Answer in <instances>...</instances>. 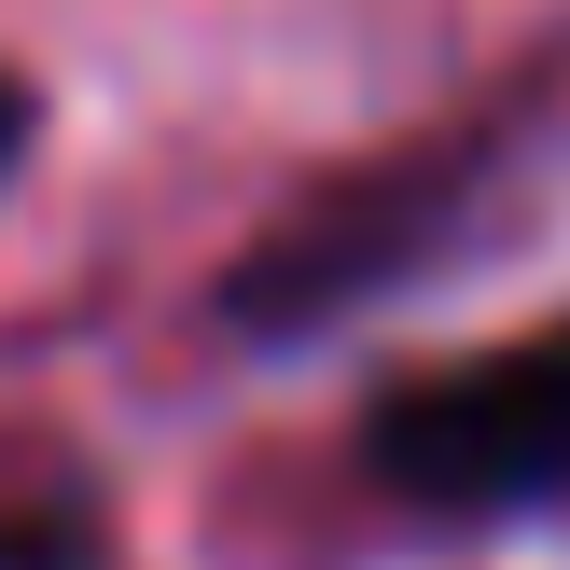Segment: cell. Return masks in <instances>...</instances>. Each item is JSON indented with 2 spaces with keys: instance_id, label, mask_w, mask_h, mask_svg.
Segmentation results:
<instances>
[{
  "instance_id": "2",
  "label": "cell",
  "mask_w": 570,
  "mask_h": 570,
  "mask_svg": "<svg viewBox=\"0 0 570 570\" xmlns=\"http://www.w3.org/2000/svg\"><path fill=\"white\" fill-rule=\"evenodd\" d=\"M445 209H460V167H376V181H348L334 209L278 223V237L223 278V321L237 334H321V321H348L376 278L432 265Z\"/></svg>"
},
{
  "instance_id": "3",
  "label": "cell",
  "mask_w": 570,
  "mask_h": 570,
  "mask_svg": "<svg viewBox=\"0 0 570 570\" xmlns=\"http://www.w3.org/2000/svg\"><path fill=\"white\" fill-rule=\"evenodd\" d=\"M0 570H98V529L83 515H14L0 529Z\"/></svg>"
},
{
  "instance_id": "4",
  "label": "cell",
  "mask_w": 570,
  "mask_h": 570,
  "mask_svg": "<svg viewBox=\"0 0 570 570\" xmlns=\"http://www.w3.org/2000/svg\"><path fill=\"white\" fill-rule=\"evenodd\" d=\"M28 126H42V111H28V83L0 70V181H14V154H28Z\"/></svg>"
},
{
  "instance_id": "1",
  "label": "cell",
  "mask_w": 570,
  "mask_h": 570,
  "mask_svg": "<svg viewBox=\"0 0 570 570\" xmlns=\"http://www.w3.org/2000/svg\"><path fill=\"white\" fill-rule=\"evenodd\" d=\"M362 473L432 529H515L570 515V321L515 334L488 362H432V376L376 390L362 417Z\"/></svg>"
}]
</instances>
